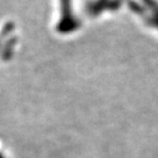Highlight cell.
Masks as SVG:
<instances>
[{
	"label": "cell",
	"mask_w": 158,
	"mask_h": 158,
	"mask_svg": "<svg viewBox=\"0 0 158 158\" xmlns=\"http://www.w3.org/2000/svg\"><path fill=\"white\" fill-rule=\"evenodd\" d=\"M120 6V0H91L87 5V11L91 15H98L106 10H115Z\"/></svg>",
	"instance_id": "2"
},
{
	"label": "cell",
	"mask_w": 158,
	"mask_h": 158,
	"mask_svg": "<svg viewBox=\"0 0 158 158\" xmlns=\"http://www.w3.org/2000/svg\"><path fill=\"white\" fill-rule=\"evenodd\" d=\"M60 15L56 24V30L60 34H69L80 27V22L73 11V0H59Z\"/></svg>",
	"instance_id": "1"
}]
</instances>
